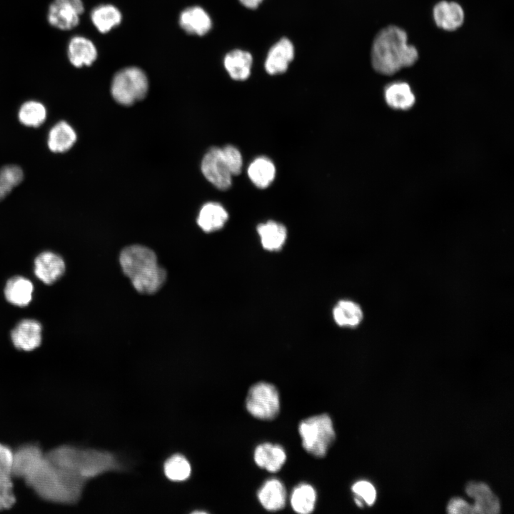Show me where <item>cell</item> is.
<instances>
[{
  "label": "cell",
  "instance_id": "1",
  "mask_svg": "<svg viewBox=\"0 0 514 514\" xmlns=\"http://www.w3.org/2000/svg\"><path fill=\"white\" fill-rule=\"evenodd\" d=\"M13 476L22 478L41 498L61 504L77 503L86 483L54 463L34 443L14 451Z\"/></svg>",
  "mask_w": 514,
  "mask_h": 514
},
{
  "label": "cell",
  "instance_id": "2",
  "mask_svg": "<svg viewBox=\"0 0 514 514\" xmlns=\"http://www.w3.org/2000/svg\"><path fill=\"white\" fill-rule=\"evenodd\" d=\"M45 453L56 465L86 482L106 472L123 469L116 455L109 451L61 445Z\"/></svg>",
  "mask_w": 514,
  "mask_h": 514
},
{
  "label": "cell",
  "instance_id": "3",
  "mask_svg": "<svg viewBox=\"0 0 514 514\" xmlns=\"http://www.w3.org/2000/svg\"><path fill=\"white\" fill-rule=\"evenodd\" d=\"M415 46L408 44L406 32L396 26H388L376 35L371 49V63L379 74L392 75L418 60Z\"/></svg>",
  "mask_w": 514,
  "mask_h": 514
},
{
  "label": "cell",
  "instance_id": "4",
  "mask_svg": "<svg viewBox=\"0 0 514 514\" xmlns=\"http://www.w3.org/2000/svg\"><path fill=\"white\" fill-rule=\"evenodd\" d=\"M120 264L136 290L142 293H153L163 284L166 272L158 264L155 253L150 248L133 245L125 248L120 254Z\"/></svg>",
  "mask_w": 514,
  "mask_h": 514
},
{
  "label": "cell",
  "instance_id": "5",
  "mask_svg": "<svg viewBox=\"0 0 514 514\" xmlns=\"http://www.w3.org/2000/svg\"><path fill=\"white\" fill-rule=\"evenodd\" d=\"M298 432L303 448L314 457H324L335 440L333 422L323 413L307 418L300 422Z\"/></svg>",
  "mask_w": 514,
  "mask_h": 514
},
{
  "label": "cell",
  "instance_id": "6",
  "mask_svg": "<svg viewBox=\"0 0 514 514\" xmlns=\"http://www.w3.org/2000/svg\"><path fill=\"white\" fill-rule=\"evenodd\" d=\"M148 91V80L146 73L136 66L119 70L114 76L111 84V94L119 104L131 106L146 97Z\"/></svg>",
  "mask_w": 514,
  "mask_h": 514
},
{
  "label": "cell",
  "instance_id": "7",
  "mask_svg": "<svg viewBox=\"0 0 514 514\" xmlns=\"http://www.w3.org/2000/svg\"><path fill=\"white\" fill-rule=\"evenodd\" d=\"M246 407L253 417L269 420L276 418L280 410L279 394L271 383L258 382L248 390Z\"/></svg>",
  "mask_w": 514,
  "mask_h": 514
},
{
  "label": "cell",
  "instance_id": "8",
  "mask_svg": "<svg viewBox=\"0 0 514 514\" xmlns=\"http://www.w3.org/2000/svg\"><path fill=\"white\" fill-rule=\"evenodd\" d=\"M204 177L220 190L228 189L232 174L223 157L221 148L212 147L204 155L201 165Z\"/></svg>",
  "mask_w": 514,
  "mask_h": 514
},
{
  "label": "cell",
  "instance_id": "9",
  "mask_svg": "<svg viewBox=\"0 0 514 514\" xmlns=\"http://www.w3.org/2000/svg\"><path fill=\"white\" fill-rule=\"evenodd\" d=\"M14 450L0 443V510L11 508L16 503L13 476Z\"/></svg>",
  "mask_w": 514,
  "mask_h": 514
},
{
  "label": "cell",
  "instance_id": "10",
  "mask_svg": "<svg viewBox=\"0 0 514 514\" xmlns=\"http://www.w3.org/2000/svg\"><path fill=\"white\" fill-rule=\"evenodd\" d=\"M41 325L33 319L20 321L11 333L14 346L19 350L31 351L41 343Z\"/></svg>",
  "mask_w": 514,
  "mask_h": 514
},
{
  "label": "cell",
  "instance_id": "11",
  "mask_svg": "<svg viewBox=\"0 0 514 514\" xmlns=\"http://www.w3.org/2000/svg\"><path fill=\"white\" fill-rule=\"evenodd\" d=\"M465 493L475 500L473 513L496 514L500 512L499 500L487 484L470 482L465 487Z\"/></svg>",
  "mask_w": 514,
  "mask_h": 514
},
{
  "label": "cell",
  "instance_id": "12",
  "mask_svg": "<svg viewBox=\"0 0 514 514\" xmlns=\"http://www.w3.org/2000/svg\"><path fill=\"white\" fill-rule=\"evenodd\" d=\"M67 56L69 62L76 68L90 66L95 62L98 51L95 44L83 36H74L69 41Z\"/></svg>",
  "mask_w": 514,
  "mask_h": 514
},
{
  "label": "cell",
  "instance_id": "13",
  "mask_svg": "<svg viewBox=\"0 0 514 514\" xmlns=\"http://www.w3.org/2000/svg\"><path fill=\"white\" fill-rule=\"evenodd\" d=\"M65 263L62 258L51 251L40 253L34 261V273L46 284H52L62 276Z\"/></svg>",
  "mask_w": 514,
  "mask_h": 514
},
{
  "label": "cell",
  "instance_id": "14",
  "mask_svg": "<svg viewBox=\"0 0 514 514\" xmlns=\"http://www.w3.org/2000/svg\"><path fill=\"white\" fill-rule=\"evenodd\" d=\"M81 14L74 6L54 0L49 6L46 16L51 26L61 31H69L79 25Z\"/></svg>",
  "mask_w": 514,
  "mask_h": 514
},
{
  "label": "cell",
  "instance_id": "15",
  "mask_svg": "<svg viewBox=\"0 0 514 514\" xmlns=\"http://www.w3.org/2000/svg\"><path fill=\"white\" fill-rule=\"evenodd\" d=\"M181 29L188 34L203 36L212 28L208 14L201 6H193L183 10L178 19Z\"/></svg>",
  "mask_w": 514,
  "mask_h": 514
},
{
  "label": "cell",
  "instance_id": "16",
  "mask_svg": "<svg viewBox=\"0 0 514 514\" xmlns=\"http://www.w3.org/2000/svg\"><path fill=\"white\" fill-rule=\"evenodd\" d=\"M294 57L291 41L283 38L269 50L265 61L266 71L271 75L285 72Z\"/></svg>",
  "mask_w": 514,
  "mask_h": 514
},
{
  "label": "cell",
  "instance_id": "17",
  "mask_svg": "<svg viewBox=\"0 0 514 514\" xmlns=\"http://www.w3.org/2000/svg\"><path fill=\"white\" fill-rule=\"evenodd\" d=\"M433 19L440 29L452 31L460 27L464 21V11L458 3L441 1L434 6Z\"/></svg>",
  "mask_w": 514,
  "mask_h": 514
},
{
  "label": "cell",
  "instance_id": "18",
  "mask_svg": "<svg viewBox=\"0 0 514 514\" xmlns=\"http://www.w3.org/2000/svg\"><path fill=\"white\" fill-rule=\"evenodd\" d=\"M253 458L258 467L271 473H276L280 470L285 463L286 454L281 445L264 443L256 448Z\"/></svg>",
  "mask_w": 514,
  "mask_h": 514
},
{
  "label": "cell",
  "instance_id": "19",
  "mask_svg": "<svg viewBox=\"0 0 514 514\" xmlns=\"http://www.w3.org/2000/svg\"><path fill=\"white\" fill-rule=\"evenodd\" d=\"M261 505L268 511L283 509L286 505V491L283 484L276 478L266 480L257 493Z\"/></svg>",
  "mask_w": 514,
  "mask_h": 514
},
{
  "label": "cell",
  "instance_id": "20",
  "mask_svg": "<svg viewBox=\"0 0 514 514\" xmlns=\"http://www.w3.org/2000/svg\"><path fill=\"white\" fill-rule=\"evenodd\" d=\"M228 218L224 207L217 202H208L201 208L197 223L205 232L209 233L221 228Z\"/></svg>",
  "mask_w": 514,
  "mask_h": 514
},
{
  "label": "cell",
  "instance_id": "21",
  "mask_svg": "<svg viewBox=\"0 0 514 514\" xmlns=\"http://www.w3.org/2000/svg\"><path fill=\"white\" fill-rule=\"evenodd\" d=\"M386 104L392 109L407 110L415 102V96L409 84L396 81L388 84L384 90Z\"/></svg>",
  "mask_w": 514,
  "mask_h": 514
},
{
  "label": "cell",
  "instance_id": "22",
  "mask_svg": "<svg viewBox=\"0 0 514 514\" xmlns=\"http://www.w3.org/2000/svg\"><path fill=\"white\" fill-rule=\"evenodd\" d=\"M33 291V284L29 279L22 276H14L7 281L4 295L10 303L24 307L31 302Z\"/></svg>",
  "mask_w": 514,
  "mask_h": 514
},
{
  "label": "cell",
  "instance_id": "23",
  "mask_svg": "<svg viewBox=\"0 0 514 514\" xmlns=\"http://www.w3.org/2000/svg\"><path fill=\"white\" fill-rule=\"evenodd\" d=\"M223 64L233 79L243 81L250 76L252 56L247 51L235 49L225 56Z\"/></svg>",
  "mask_w": 514,
  "mask_h": 514
},
{
  "label": "cell",
  "instance_id": "24",
  "mask_svg": "<svg viewBox=\"0 0 514 514\" xmlns=\"http://www.w3.org/2000/svg\"><path fill=\"white\" fill-rule=\"evenodd\" d=\"M257 231L263 248L269 251H279L284 245L287 237L286 227L273 221L259 224Z\"/></svg>",
  "mask_w": 514,
  "mask_h": 514
},
{
  "label": "cell",
  "instance_id": "25",
  "mask_svg": "<svg viewBox=\"0 0 514 514\" xmlns=\"http://www.w3.org/2000/svg\"><path fill=\"white\" fill-rule=\"evenodd\" d=\"M91 20L96 29L101 34H106L119 26L122 20L120 10L111 4H101L91 12Z\"/></svg>",
  "mask_w": 514,
  "mask_h": 514
},
{
  "label": "cell",
  "instance_id": "26",
  "mask_svg": "<svg viewBox=\"0 0 514 514\" xmlns=\"http://www.w3.org/2000/svg\"><path fill=\"white\" fill-rule=\"evenodd\" d=\"M333 317L339 326L355 328L363 321V312L356 302L341 300L333 308Z\"/></svg>",
  "mask_w": 514,
  "mask_h": 514
},
{
  "label": "cell",
  "instance_id": "27",
  "mask_svg": "<svg viewBox=\"0 0 514 514\" xmlns=\"http://www.w3.org/2000/svg\"><path fill=\"white\" fill-rule=\"evenodd\" d=\"M76 140L74 128L66 121H59L49 133L48 146L53 152L62 153L70 149Z\"/></svg>",
  "mask_w": 514,
  "mask_h": 514
},
{
  "label": "cell",
  "instance_id": "28",
  "mask_svg": "<svg viewBox=\"0 0 514 514\" xmlns=\"http://www.w3.org/2000/svg\"><path fill=\"white\" fill-rule=\"evenodd\" d=\"M248 175L256 186L260 188H266L275 178V165L267 157H258L249 165Z\"/></svg>",
  "mask_w": 514,
  "mask_h": 514
},
{
  "label": "cell",
  "instance_id": "29",
  "mask_svg": "<svg viewBox=\"0 0 514 514\" xmlns=\"http://www.w3.org/2000/svg\"><path fill=\"white\" fill-rule=\"evenodd\" d=\"M316 501L314 488L307 483L298 485L293 490L291 504L293 510L301 514H308L313 511Z\"/></svg>",
  "mask_w": 514,
  "mask_h": 514
},
{
  "label": "cell",
  "instance_id": "30",
  "mask_svg": "<svg viewBox=\"0 0 514 514\" xmlns=\"http://www.w3.org/2000/svg\"><path fill=\"white\" fill-rule=\"evenodd\" d=\"M163 470L168 479L178 482L189 478L191 467L186 458L180 454H175L165 461Z\"/></svg>",
  "mask_w": 514,
  "mask_h": 514
},
{
  "label": "cell",
  "instance_id": "31",
  "mask_svg": "<svg viewBox=\"0 0 514 514\" xmlns=\"http://www.w3.org/2000/svg\"><path fill=\"white\" fill-rule=\"evenodd\" d=\"M46 117L45 106L37 101L25 102L19 111L20 122L28 126L37 127L42 124Z\"/></svg>",
  "mask_w": 514,
  "mask_h": 514
},
{
  "label": "cell",
  "instance_id": "32",
  "mask_svg": "<svg viewBox=\"0 0 514 514\" xmlns=\"http://www.w3.org/2000/svg\"><path fill=\"white\" fill-rule=\"evenodd\" d=\"M24 179L22 169L16 165H6L0 168V201Z\"/></svg>",
  "mask_w": 514,
  "mask_h": 514
},
{
  "label": "cell",
  "instance_id": "33",
  "mask_svg": "<svg viewBox=\"0 0 514 514\" xmlns=\"http://www.w3.org/2000/svg\"><path fill=\"white\" fill-rule=\"evenodd\" d=\"M221 150L232 176L238 175L243 166V158L239 150L231 145H227Z\"/></svg>",
  "mask_w": 514,
  "mask_h": 514
},
{
  "label": "cell",
  "instance_id": "34",
  "mask_svg": "<svg viewBox=\"0 0 514 514\" xmlns=\"http://www.w3.org/2000/svg\"><path fill=\"white\" fill-rule=\"evenodd\" d=\"M355 497L365 502L368 505H372L376 499V490L374 486L368 481L359 480L355 483L351 488Z\"/></svg>",
  "mask_w": 514,
  "mask_h": 514
},
{
  "label": "cell",
  "instance_id": "35",
  "mask_svg": "<svg viewBox=\"0 0 514 514\" xmlns=\"http://www.w3.org/2000/svg\"><path fill=\"white\" fill-rule=\"evenodd\" d=\"M447 512L451 514L473 513V506L460 498H452L447 506Z\"/></svg>",
  "mask_w": 514,
  "mask_h": 514
},
{
  "label": "cell",
  "instance_id": "36",
  "mask_svg": "<svg viewBox=\"0 0 514 514\" xmlns=\"http://www.w3.org/2000/svg\"><path fill=\"white\" fill-rule=\"evenodd\" d=\"M69 4L77 9L81 14L84 11V5L82 0H54Z\"/></svg>",
  "mask_w": 514,
  "mask_h": 514
},
{
  "label": "cell",
  "instance_id": "37",
  "mask_svg": "<svg viewBox=\"0 0 514 514\" xmlns=\"http://www.w3.org/2000/svg\"><path fill=\"white\" fill-rule=\"evenodd\" d=\"M240 2L248 9H256L263 0H239Z\"/></svg>",
  "mask_w": 514,
  "mask_h": 514
}]
</instances>
